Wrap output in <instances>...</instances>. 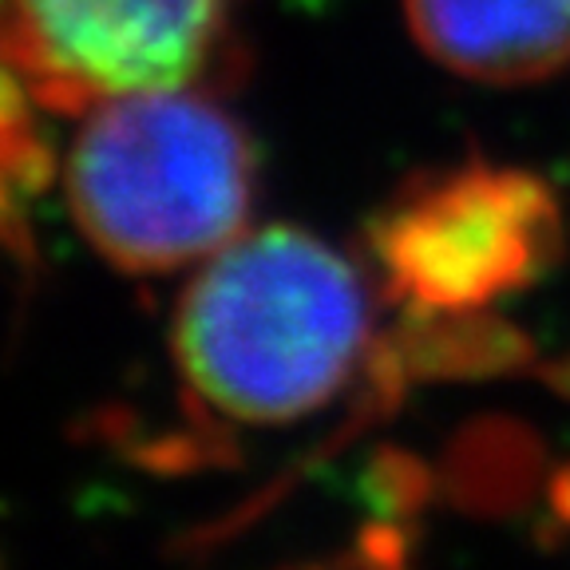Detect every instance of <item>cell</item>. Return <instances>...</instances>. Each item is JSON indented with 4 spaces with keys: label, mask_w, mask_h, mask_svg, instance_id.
Masks as SVG:
<instances>
[{
    "label": "cell",
    "mask_w": 570,
    "mask_h": 570,
    "mask_svg": "<svg viewBox=\"0 0 570 570\" xmlns=\"http://www.w3.org/2000/svg\"><path fill=\"white\" fill-rule=\"evenodd\" d=\"M242 0H4L9 76L36 107L83 116L111 96L190 83Z\"/></svg>",
    "instance_id": "4"
},
{
    "label": "cell",
    "mask_w": 570,
    "mask_h": 570,
    "mask_svg": "<svg viewBox=\"0 0 570 570\" xmlns=\"http://www.w3.org/2000/svg\"><path fill=\"white\" fill-rule=\"evenodd\" d=\"M297 570H404V562L389 543H365L356 547L353 554H341L333 562H313V567H297Z\"/></svg>",
    "instance_id": "6"
},
{
    "label": "cell",
    "mask_w": 570,
    "mask_h": 570,
    "mask_svg": "<svg viewBox=\"0 0 570 570\" xmlns=\"http://www.w3.org/2000/svg\"><path fill=\"white\" fill-rule=\"evenodd\" d=\"M63 190L99 258L127 274H167L246 234L254 147L206 91H127L83 111Z\"/></svg>",
    "instance_id": "2"
},
{
    "label": "cell",
    "mask_w": 570,
    "mask_h": 570,
    "mask_svg": "<svg viewBox=\"0 0 570 570\" xmlns=\"http://www.w3.org/2000/svg\"><path fill=\"white\" fill-rule=\"evenodd\" d=\"M392 297L468 313L523 289L562 254V210L534 170L491 159L416 175L368 230Z\"/></svg>",
    "instance_id": "3"
},
{
    "label": "cell",
    "mask_w": 570,
    "mask_h": 570,
    "mask_svg": "<svg viewBox=\"0 0 570 570\" xmlns=\"http://www.w3.org/2000/svg\"><path fill=\"white\" fill-rule=\"evenodd\" d=\"M373 345L365 274L297 226L246 230L198 262L170 356L195 412L282 428L337 401Z\"/></svg>",
    "instance_id": "1"
},
{
    "label": "cell",
    "mask_w": 570,
    "mask_h": 570,
    "mask_svg": "<svg viewBox=\"0 0 570 570\" xmlns=\"http://www.w3.org/2000/svg\"><path fill=\"white\" fill-rule=\"evenodd\" d=\"M440 68L480 83L551 80L570 63V0H404Z\"/></svg>",
    "instance_id": "5"
}]
</instances>
